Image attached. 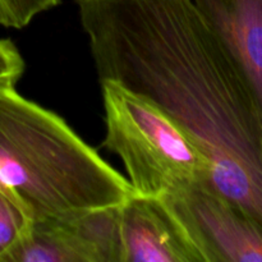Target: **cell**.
Wrapping results in <instances>:
<instances>
[{"label":"cell","mask_w":262,"mask_h":262,"mask_svg":"<svg viewBox=\"0 0 262 262\" xmlns=\"http://www.w3.org/2000/svg\"><path fill=\"white\" fill-rule=\"evenodd\" d=\"M100 83L150 100L200 148L210 186L262 223V117L192 0H73Z\"/></svg>","instance_id":"1"},{"label":"cell","mask_w":262,"mask_h":262,"mask_svg":"<svg viewBox=\"0 0 262 262\" xmlns=\"http://www.w3.org/2000/svg\"><path fill=\"white\" fill-rule=\"evenodd\" d=\"M0 188L31 219L114 207L135 193L59 115L0 82Z\"/></svg>","instance_id":"2"},{"label":"cell","mask_w":262,"mask_h":262,"mask_svg":"<svg viewBox=\"0 0 262 262\" xmlns=\"http://www.w3.org/2000/svg\"><path fill=\"white\" fill-rule=\"evenodd\" d=\"M104 146L120 158L133 191L161 197L191 184L210 186L207 159L186 132L141 95L101 82Z\"/></svg>","instance_id":"3"},{"label":"cell","mask_w":262,"mask_h":262,"mask_svg":"<svg viewBox=\"0 0 262 262\" xmlns=\"http://www.w3.org/2000/svg\"><path fill=\"white\" fill-rule=\"evenodd\" d=\"M204 262H262V223L206 184L161 196Z\"/></svg>","instance_id":"4"},{"label":"cell","mask_w":262,"mask_h":262,"mask_svg":"<svg viewBox=\"0 0 262 262\" xmlns=\"http://www.w3.org/2000/svg\"><path fill=\"white\" fill-rule=\"evenodd\" d=\"M2 262H120L118 206L33 219Z\"/></svg>","instance_id":"5"},{"label":"cell","mask_w":262,"mask_h":262,"mask_svg":"<svg viewBox=\"0 0 262 262\" xmlns=\"http://www.w3.org/2000/svg\"><path fill=\"white\" fill-rule=\"evenodd\" d=\"M120 262H204L160 197L132 193L118 205Z\"/></svg>","instance_id":"6"},{"label":"cell","mask_w":262,"mask_h":262,"mask_svg":"<svg viewBox=\"0 0 262 262\" xmlns=\"http://www.w3.org/2000/svg\"><path fill=\"white\" fill-rule=\"evenodd\" d=\"M252 94L262 117V0H192Z\"/></svg>","instance_id":"7"},{"label":"cell","mask_w":262,"mask_h":262,"mask_svg":"<svg viewBox=\"0 0 262 262\" xmlns=\"http://www.w3.org/2000/svg\"><path fill=\"white\" fill-rule=\"evenodd\" d=\"M31 222L27 211L0 188V262L25 234Z\"/></svg>","instance_id":"8"},{"label":"cell","mask_w":262,"mask_h":262,"mask_svg":"<svg viewBox=\"0 0 262 262\" xmlns=\"http://www.w3.org/2000/svg\"><path fill=\"white\" fill-rule=\"evenodd\" d=\"M58 4L60 0H0V25L20 30L36 15Z\"/></svg>","instance_id":"9"},{"label":"cell","mask_w":262,"mask_h":262,"mask_svg":"<svg viewBox=\"0 0 262 262\" xmlns=\"http://www.w3.org/2000/svg\"><path fill=\"white\" fill-rule=\"evenodd\" d=\"M25 71V61L10 40L0 38V82L17 83Z\"/></svg>","instance_id":"10"}]
</instances>
